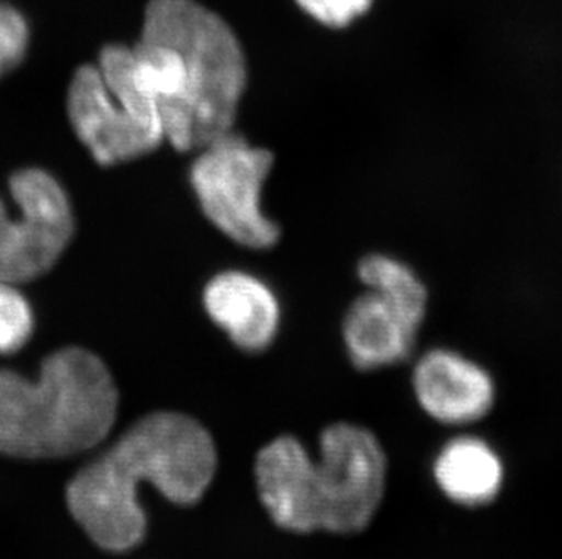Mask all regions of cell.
Returning a JSON list of instances; mask_svg holds the SVG:
<instances>
[{
	"instance_id": "5bb4252c",
	"label": "cell",
	"mask_w": 562,
	"mask_h": 559,
	"mask_svg": "<svg viewBox=\"0 0 562 559\" xmlns=\"http://www.w3.org/2000/svg\"><path fill=\"white\" fill-rule=\"evenodd\" d=\"M30 30L21 11L0 0V79L24 60Z\"/></svg>"
},
{
	"instance_id": "8992f818",
	"label": "cell",
	"mask_w": 562,
	"mask_h": 559,
	"mask_svg": "<svg viewBox=\"0 0 562 559\" xmlns=\"http://www.w3.org/2000/svg\"><path fill=\"white\" fill-rule=\"evenodd\" d=\"M273 157L228 132L201 149L190 180L207 220L226 237L250 249H268L281 237L260 204Z\"/></svg>"
},
{
	"instance_id": "9c48e42d",
	"label": "cell",
	"mask_w": 562,
	"mask_h": 559,
	"mask_svg": "<svg viewBox=\"0 0 562 559\" xmlns=\"http://www.w3.org/2000/svg\"><path fill=\"white\" fill-rule=\"evenodd\" d=\"M204 307L218 328L243 351L270 347L281 320L279 301L262 280L240 271H226L204 289Z\"/></svg>"
},
{
	"instance_id": "277c9868",
	"label": "cell",
	"mask_w": 562,
	"mask_h": 559,
	"mask_svg": "<svg viewBox=\"0 0 562 559\" xmlns=\"http://www.w3.org/2000/svg\"><path fill=\"white\" fill-rule=\"evenodd\" d=\"M140 38L171 46L184 69L187 90L166 121V140L184 153L232 132L246 88L245 54L234 30L195 0H151Z\"/></svg>"
},
{
	"instance_id": "ba28073f",
	"label": "cell",
	"mask_w": 562,
	"mask_h": 559,
	"mask_svg": "<svg viewBox=\"0 0 562 559\" xmlns=\"http://www.w3.org/2000/svg\"><path fill=\"white\" fill-rule=\"evenodd\" d=\"M414 389L420 407L437 422L468 425L494 406L492 376L461 354L436 349L415 365Z\"/></svg>"
},
{
	"instance_id": "3957f363",
	"label": "cell",
	"mask_w": 562,
	"mask_h": 559,
	"mask_svg": "<svg viewBox=\"0 0 562 559\" xmlns=\"http://www.w3.org/2000/svg\"><path fill=\"white\" fill-rule=\"evenodd\" d=\"M117 407L110 370L86 349L49 354L37 380L0 370V453L27 459L82 453L106 438Z\"/></svg>"
},
{
	"instance_id": "5b68a950",
	"label": "cell",
	"mask_w": 562,
	"mask_h": 559,
	"mask_svg": "<svg viewBox=\"0 0 562 559\" xmlns=\"http://www.w3.org/2000/svg\"><path fill=\"white\" fill-rule=\"evenodd\" d=\"M68 115L80 142L101 166L138 159L165 138L159 104L138 84L130 46L110 44L99 64L75 71L68 91Z\"/></svg>"
},
{
	"instance_id": "7c38bea8",
	"label": "cell",
	"mask_w": 562,
	"mask_h": 559,
	"mask_svg": "<svg viewBox=\"0 0 562 559\" xmlns=\"http://www.w3.org/2000/svg\"><path fill=\"white\" fill-rule=\"evenodd\" d=\"M359 276L373 290L393 306L403 309L414 322L423 323L425 320L428 293L419 276L409 270L408 265L384 256V254H370L359 265Z\"/></svg>"
},
{
	"instance_id": "30bf717a",
	"label": "cell",
	"mask_w": 562,
	"mask_h": 559,
	"mask_svg": "<svg viewBox=\"0 0 562 559\" xmlns=\"http://www.w3.org/2000/svg\"><path fill=\"white\" fill-rule=\"evenodd\" d=\"M419 328L403 309L368 290L346 312V347L359 369H381L408 358Z\"/></svg>"
},
{
	"instance_id": "7a4b0ae2",
	"label": "cell",
	"mask_w": 562,
	"mask_h": 559,
	"mask_svg": "<svg viewBox=\"0 0 562 559\" xmlns=\"http://www.w3.org/2000/svg\"><path fill=\"white\" fill-rule=\"evenodd\" d=\"M386 456L368 429L335 423L324 429L318 459L293 436L260 448L255 464L260 502L292 533L351 534L367 528L386 487Z\"/></svg>"
},
{
	"instance_id": "8fae6325",
	"label": "cell",
	"mask_w": 562,
	"mask_h": 559,
	"mask_svg": "<svg viewBox=\"0 0 562 559\" xmlns=\"http://www.w3.org/2000/svg\"><path fill=\"white\" fill-rule=\"evenodd\" d=\"M437 486L464 506H481L499 494L504 467L492 445L475 436H459L440 448L434 464Z\"/></svg>"
},
{
	"instance_id": "52a82bcc",
	"label": "cell",
	"mask_w": 562,
	"mask_h": 559,
	"mask_svg": "<svg viewBox=\"0 0 562 559\" xmlns=\"http://www.w3.org/2000/svg\"><path fill=\"white\" fill-rule=\"evenodd\" d=\"M16 215L0 201V282L22 284L54 267L74 237V213L63 185L44 169L10 176Z\"/></svg>"
},
{
	"instance_id": "9a60e30c",
	"label": "cell",
	"mask_w": 562,
	"mask_h": 559,
	"mask_svg": "<svg viewBox=\"0 0 562 559\" xmlns=\"http://www.w3.org/2000/svg\"><path fill=\"white\" fill-rule=\"evenodd\" d=\"M297 4L324 26L340 30L364 15L373 0H297Z\"/></svg>"
},
{
	"instance_id": "6da1fadb",
	"label": "cell",
	"mask_w": 562,
	"mask_h": 559,
	"mask_svg": "<svg viewBox=\"0 0 562 559\" xmlns=\"http://www.w3.org/2000/svg\"><path fill=\"white\" fill-rule=\"evenodd\" d=\"M217 470V448L201 423L181 412H154L69 481L75 522L101 549L130 550L146 533L138 487L159 489L179 505L204 497Z\"/></svg>"
},
{
	"instance_id": "4fadbf2b",
	"label": "cell",
	"mask_w": 562,
	"mask_h": 559,
	"mask_svg": "<svg viewBox=\"0 0 562 559\" xmlns=\"http://www.w3.org/2000/svg\"><path fill=\"white\" fill-rule=\"evenodd\" d=\"M35 318L30 301L13 284L0 282V356L16 353L32 336Z\"/></svg>"
}]
</instances>
